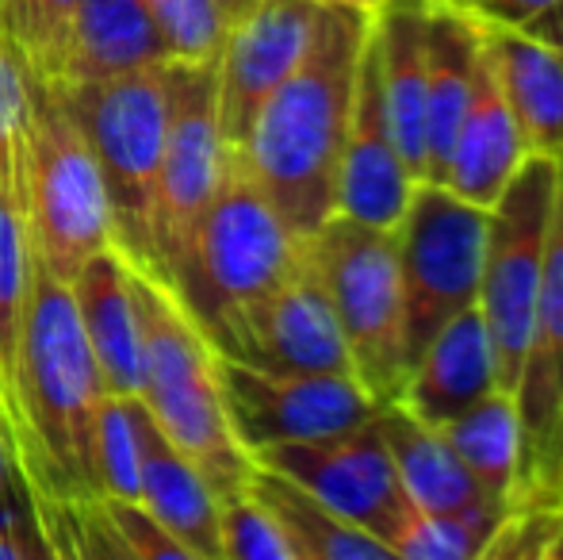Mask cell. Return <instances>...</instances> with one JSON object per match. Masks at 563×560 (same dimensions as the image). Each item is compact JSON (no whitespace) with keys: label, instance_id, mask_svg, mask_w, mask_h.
Wrapping results in <instances>:
<instances>
[{"label":"cell","instance_id":"6da1fadb","mask_svg":"<svg viewBox=\"0 0 563 560\" xmlns=\"http://www.w3.org/2000/svg\"><path fill=\"white\" fill-rule=\"evenodd\" d=\"M372 8L319 4L311 43L234 150L280 219L314 239L338 216V162Z\"/></svg>","mask_w":563,"mask_h":560},{"label":"cell","instance_id":"7a4b0ae2","mask_svg":"<svg viewBox=\"0 0 563 560\" xmlns=\"http://www.w3.org/2000/svg\"><path fill=\"white\" fill-rule=\"evenodd\" d=\"M131 281L142 330L139 399L150 407L165 438L203 472L216 499L223 503L245 492L253 457L230 426L223 381H219V353L169 284L134 265Z\"/></svg>","mask_w":563,"mask_h":560},{"label":"cell","instance_id":"3957f363","mask_svg":"<svg viewBox=\"0 0 563 560\" xmlns=\"http://www.w3.org/2000/svg\"><path fill=\"white\" fill-rule=\"evenodd\" d=\"M23 69V66H20ZM20 180L31 250L58 281H74L92 254L115 246L97 150L74 92L23 69Z\"/></svg>","mask_w":563,"mask_h":560},{"label":"cell","instance_id":"277c9868","mask_svg":"<svg viewBox=\"0 0 563 560\" xmlns=\"http://www.w3.org/2000/svg\"><path fill=\"white\" fill-rule=\"evenodd\" d=\"M303 250L307 239L284 223L242 157L230 150L216 200L203 211L185 265L169 288L208 342H216L230 315L288 277Z\"/></svg>","mask_w":563,"mask_h":560},{"label":"cell","instance_id":"5b68a950","mask_svg":"<svg viewBox=\"0 0 563 560\" xmlns=\"http://www.w3.org/2000/svg\"><path fill=\"white\" fill-rule=\"evenodd\" d=\"M97 150L115 246L154 277V211L169 135V62L69 89Z\"/></svg>","mask_w":563,"mask_h":560},{"label":"cell","instance_id":"8992f818","mask_svg":"<svg viewBox=\"0 0 563 560\" xmlns=\"http://www.w3.org/2000/svg\"><path fill=\"white\" fill-rule=\"evenodd\" d=\"M307 242L345 334L353 376L379 407L391 404L407 376V319L395 231L334 216Z\"/></svg>","mask_w":563,"mask_h":560},{"label":"cell","instance_id":"52a82bcc","mask_svg":"<svg viewBox=\"0 0 563 560\" xmlns=\"http://www.w3.org/2000/svg\"><path fill=\"white\" fill-rule=\"evenodd\" d=\"M490 208L449 193L438 180H418L395 227L407 319V369L452 315L479 304L487 262Z\"/></svg>","mask_w":563,"mask_h":560},{"label":"cell","instance_id":"ba28073f","mask_svg":"<svg viewBox=\"0 0 563 560\" xmlns=\"http://www.w3.org/2000/svg\"><path fill=\"white\" fill-rule=\"evenodd\" d=\"M556 169L560 154H533L490 208L479 311L487 322L490 350H495L498 388L506 392H518L521 361H526L529 334H533L552 200H556Z\"/></svg>","mask_w":563,"mask_h":560},{"label":"cell","instance_id":"9c48e42d","mask_svg":"<svg viewBox=\"0 0 563 560\" xmlns=\"http://www.w3.org/2000/svg\"><path fill=\"white\" fill-rule=\"evenodd\" d=\"M216 62H169V135L154 211V277L173 284L227 169Z\"/></svg>","mask_w":563,"mask_h":560},{"label":"cell","instance_id":"30bf717a","mask_svg":"<svg viewBox=\"0 0 563 560\" xmlns=\"http://www.w3.org/2000/svg\"><path fill=\"white\" fill-rule=\"evenodd\" d=\"M211 345L223 358L276 373H353L330 292L314 270L311 242L288 277L230 315Z\"/></svg>","mask_w":563,"mask_h":560},{"label":"cell","instance_id":"8fae6325","mask_svg":"<svg viewBox=\"0 0 563 560\" xmlns=\"http://www.w3.org/2000/svg\"><path fill=\"white\" fill-rule=\"evenodd\" d=\"M219 381L230 426L250 457L284 441L341 433L379 411L353 373H276L219 353Z\"/></svg>","mask_w":563,"mask_h":560},{"label":"cell","instance_id":"7c38bea8","mask_svg":"<svg viewBox=\"0 0 563 560\" xmlns=\"http://www.w3.org/2000/svg\"><path fill=\"white\" fill-rule=\"evenodd\" d=\"M514 396H518L521 411L518 499H541L563 507V154L556 169V200H552L533 334H529Z\"/></svg>","mask_w":563,"mask_h":560},{"label":"cell","instance_id":"4fadbf2b","mask_svg":"<svg viewBox=\"0 0 563 560\" xmlns=\"http://www.w3.org/2000/svg\"><path fill=\"white\" fill-rule=\"evenodd\" d=\"M253 461L296 480L299 487L319 495L330 510L368 530L387 549H391L395 530L410 510L391 449H387L384 430H379V411L368 422L349 426L341 433H327V438L257 449Z\"/></svg>","mask_w":563,"mask_h":560},{"label":"cell","instance_id":"5bb4252c","mask_svg":"<svg viewBox=\"0 0 563 560\" xmlns=\"http://www.w3.org/2000/svg\"><path fill=\"white\" fill-rule=\"evenodd\" d=\"M319 0H250L219 51V128L227 150L250 135L261 105L280 89L311 43Z\"/></svg>","mask_w":563,"mask_h":560},{"label":"cell","instance_id":"9a60e30c","mask_svg":"<svg viewBox=\"0 0 563 560\" xmlns=\"http://www.w3.org/2000/svg\"><path fill=\"white\" fill-rule=\"evenodd\" d=\"M415 185V173H410L407 157L395 146L391 128H387L376 66H372V51L364 43L353 89V112H349L345 146H341L338 162V216L395 231Z\"/></svg>","mask_w":563,"mask_h":560},{"label":"cell","instance_id":"2e32d148","mask_svg":"<svg viewBox=\"0 0 563 560\" xmlns=\"http://www.w3.org/2000/svg\"><path fill=\"white\" fill-rule=\"evenodd\" d=\"M368 51L376 66L379 105L395 146L415 180H426V54H430V0H379L372 8Z\"/></svg>","mask_w":563,"mask_h":560},{"label":"cell","instance_id":"e0dca14e","mask_svg":"<svg viewBox=\"0 0 563 560\" xmlns=\"http://www.w3.org/2000/svg\"><path fill=\"white\" fill-rule=\"evenodd\" d=\"M139 441V503L192 553V560H223L219 499L203 472L165 438L150 407L126 396Z\"/></svg>","mask_w":563,"mask_h":560},{"label":"cell","instance_id":"ac0fdd59","mask_svg":"<svg viewBox=\"0 0 563 560\" xmlns=\"http://www.w3.org/2000/svg\"><path fill=\"white\" fill-rule=\"evenodd\" d=\"M498 388L495 350H490L487 322H483L479 304L452 315L445 327L418 350L410 361L402 388L391 404L410 411L415 419L441 426L479 404L483 396Z\"/></svg>","mask_w":563,"mask_h":560},{"label":"cell","instance_id":"d6986e66","mask_svg":"<svg viewBox=\"0 0 563 560\" xmlns=\"http://www.w3.org/2000/svg\"><path fill=\"white\" fill-rule=\"evenodd\" d=\"M529 157H533V150H529L503 89H498L495 74H490L487 51L479 46L472 97H467V108L460 116L456 139L449 146L445 169H441L438 185H445L449 193L464 196V200L479 204V208H495L498 196L506 193V185L518 177Z\"/></svg>","mask_w":563,"mask_h":560},{"label":"cell","instance_id":"ffe728a7","mask_svg":"<svg viewBox=\"0 0 563 560\" xmlns=\"http://www.w3.org/2000/svg\"><path fill=\"white\" fill-rule=\"evenodd\" d=\"M85 342L97 361L108 396H139L142 388V330L131 262L119 246L92 254L69 281Z\"/></svg>","mask_w":563,"mask_h":560},{"label":"cell","instance_id":"44dd1931","mask_svg":"<svg viewBox=\"0 0 563 560\" xmlns=\"http://www.w3.org/2000/svg\"><path fill=\"white\" fill-rule=\"evenodd\" d=\"M23 116V112H20ZM31 234L20 180V120L0 142V415L12 441L23 433V327H27Z\"/></svg>","mask_w":563,"mask_h":560},{"label":"cell","instance_id":"7402d4cb","mask_svg":"<svg viewBox=\"0 0 563 560\" xmlns=\"http://www.w3.org/2000/svg\"><path fill=\"white\" fill-rule=\"evenodd\" d=\"M479 20V15H475ZM490 74L533 154H563V54L526 28L479 20Z\"/></svg>","mask_w":563,"mask_h":560},{"label":"cell","instance_id":"603a6c76","mask_svg":"<svg viewBox=\"0 0 563 560\" xmlns=\"http://www.w3.org/2000/svg\"><path fill=\"white\" fill-rule=\"evenodd\" d=\"M165 58L146 0H81L69 23L58 81L66 89L112 81Z\"/></svg>","mask_w":563,"mask_h":560},{"label":"cell","instance_id":"cb8c5ba5","mask_svg":"<svg viewBox=\"0 0 563 560\" xmlns=\"http://www.w3.org/2000/svg\"><path fill=\"white\" fill-rule=\"evenodd\" d=\"M479 20L464 0H430V54H426V180L445 169L460 116L479 66Z\"/></svg>","mask_w":563,"mask_h":560},{"label":"cell","instance_id":"d4e9b609","mask_svg":"<svg viewBox=\"0 0 563 560\" xmlns=\"http://www.w3.org/2000/svg\"><path fill=\"white\" fill-rule=\"evenodd\" d=\"M379 430L391 449L402 495L415 510H467L495 503L475 484L464 461L452 453L438 426L415 419L399 404H384L379 407ZM495 507H503V503H495Z\"/></svg>","mask_w":563,"mask_h":560},{"label":"cell","instance_id":"484cf974","mask_svg":"<svg viewBox=\"0 0 563 560\" xmlns=\"http://www.w3.org/2000/svg\"><path fill=\"white\" fill-rule=\"evenodd\" d=\"M250 492L280 526L296 560H395L384 541L341 518L319 495H311L268 464L253 461Z\"/></svg>","mask_w":563,"mask_h":560},{"label":"cell","instance_id":"4316f807","mask_svg":"<svg viewBox=\"0 0 563 560\" xmlns=\"http://www.w3.org/2000/svg\"><path fill=\"white\" fill-rule=\"evenodd\" d=\"M452 446V453L464 461L475 484L487 492V499L510 507L521 492V411L518 396L495 388L460 411L456 419L438 426Z\"/></svg>","mask_w":563,"mask_h":560},{"label":"cell","instance_id":"83f0119b","mask_svg":"<svg viewBox=\"0 0 563 560\" xmlns=\"http://www.w3.org/2000/svg\"><path fill=\"white\" fill-rule=\"evenodd\" d=\"M506 507L467 510H407L391 538L395 560H483Z\"/></svg>","mask_w":563,"mask_h":560},{"label":"cell","instance_id":"f1b7e54d","mask_svg":"<svg viewBox=\"0 0 563 560\" xmlns=\"http://www.w3.org/2000/svg\"><path fill=\"white\" fill-rule=\"evenodd\" d=\"M77 4L81 0H0V28L27 74L58 81Z\"/></svg>","mask_w":563,"mask_h":560},{"label":"cell","instance_id":"f546056e","mask_svg":"<svg viewBox=\"0 0 563 560\" xmlns=\"http://www.w3.org/2000/svg\"><path fill=\"white\" fill-rule=\"evenodd\" d=\"M169 62H219L230 15L219 0H146Z\"/></svg>","mask_w":563,"mask_h":560},{"label":"cell","instance_id":"4dcf8cb0","mask_svg":"<svg viewBox=\"0 0 563 560\" xmlns=\"http://www.w3.org/2000/svg\"><path fill=\"white\" fill-rule=\"evenodd\" d=\"M97 557L192 560V553L139 499H104L97 523Z\"/></svg>","mask_w":563,"mask_h":560},{"label":"cell","instance_id":"1f68e13d","mask_svg":"<svg viewBox=\"0 0 563 560\" xmlns=\"http://www.w3.org/2000/svg\"><path fill=\"white\" fill-rule=\"evenodd\" d=\"M97 476L104 499H139V441L126 396H104L97 411Z\"/></svg>","mask_w":563,"mask_h":560},{"label":"cell","instance_id":"d6a6232c","mask_svg":"<svg viewBox=\"0 0 563 560\" xmlns=\"http://www.w3.org/2000/svg\"><path fill=\"white\" fill-rule=\"evenodd\" d=\"M219 538H223V560H296L273 515L253 499L250 484L245 492L219 503Z\"/></svg>","mask_w":563,"mask_h":560},{"label":"cell","instance_id":"836d02e7","mask_svg":"<svg viewBox=\"0 0 563 560\" xmlns=\"http://www.w3.org/2000/svg\"><path fill=\"white\" fill-rule=\"evenodd\" d=\"M35 557H51V546H46L43 530H38L27 495L15 492L0 503V560H35Z\"/></svg>","mask_w":563,"mask_h":560},{"label":"cell","instance_id":"e575fe53","mask_svg":"<svg viewBox=\"0 0 563 560\" xmlns=\"http://www.w3.org/2000/svg\"><path fill=\"white\" fill-rule=\"evenodd\" d=\"M20 112H23V69L12 43H8L4 28H0V142L15 128Z\"/></svg>","mask_w":563,"mask_h":560},{"label":"cell","instance_id":"d590c367","mask_svg":"<svg viewBox=\"0 0 563 560\" xmlns=\"http://www.w3.org/2000/svg\"><path fill=\"white\" fill-rule=\"evenodd\" d=\"M479 20L503 23V28H529L533 20H541L556 0H464Z\"/></svg>","mask_w":563,"mask_h":560},{"label":"cell","instance_id":"8d00e7d4","mask_svg":"<svg viewBox=\"0 0 563 560\" xmlns=\"http://www.w3.org/2000/svg\"><path fill=\"white\" fill-rule=\"evenodd\" d=\"M23 492V476H20V457H15V441H12V430H8L4 415H0V503L8 495ZM27 495V492H23Z\"/></svg>","mask_w":563,"mask_h":560},{"label":"cell","instance_id":"74e56055","mask_svg":"<svg viewBox=\"0 0 563 560\" xmlns=\"http://www.w3.org/2000/svg\"><path fill=\"white\" fill-rule=\"evenodd\" d=\"M526 31H533L537 39H544V43H552L556 51L563 54V0H556V4L549 8V12L541 15V20H533Z\"/></svg>","mask_w":563,"mask_h":560},{"label":"cell","instance_id":"f35d334b","mask_svg":"<svg viewBox=\"0 0 563 560\" xmlns=\"http://www.w3.org/2000/svg\"><path fill=\"white\" fill-rule=\"evenodd\" d=\"M219 4H223V8H227V15H230V20H234V15L242 12L245 4H250V0H219Z\"/></svg>","mask_w":563,"mask_h":560},{"label":"cell","instance_id":"ab89813d","mask_svg":"<svg viewBox=\"0 0 563 560\" xmlns=\"http://www.w3.org/2000/svg\"><path fill=\"white\" fill-rule=\"evenodd\" d=\"M319 4H356V8H376L379 0H319Z\"/></svg>","mask_w":563,"mask_h":560}]
</instances>
